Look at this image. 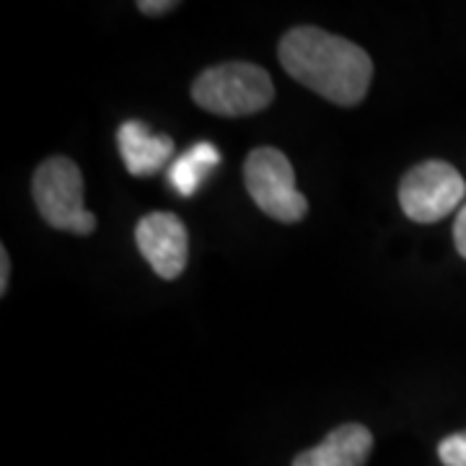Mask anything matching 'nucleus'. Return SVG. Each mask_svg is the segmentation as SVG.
Here are the masks:
<instances>
[{
	"mask_svg": "<svg viewBox=\"0 0 466 466\" xmlns=\"http://www.w3.org/2000/svg\"><path fill=\"white\" fill-rule=\"evenodd\" d=\"M280 63L290 78L339 106L366 99L373 78V63L363 47L317 26H296L285 34Z\"/></svg>",
	"mask_w": 466,
	"mask_h": 466,
	"instance_id": "obj_1",
	"label": "nucleus"
},
{
	"mask_svg": "<svg viewBox=\"0 0 466 466\" xmlns=\"http://www.w3.org/2000/svg\"><path fill=\"white\" fill-rule=\"evenodd\" d=\"M192 99L205 112L220 116H249L275 99V86L265 67L251 63H223L208 67L192 84Z\"/></svg>",
	"mask_w": 466,
	"mask_h": 466,
	"instance_id": "obj_2",
	"label": "nucleus"
},
{
	"mask_svg": "<svg viewBox=\"0 0 466 466\" xmlns=\"http://www.w3.org/2000/svg\"><path fill=\"white\" fill-rule=\"evenodd\" d=\"M34 202L52 228L70 233H91L96 216L84 205V177L66 156H52L34 174Z\"/></svg>",
	"mask_w": 466,
	"mask_h": 466,
	"instance_id": "obj_3",
	"label": "nucleus"
},
{
	"mask_svg": "<svg viewBox=\"0 0 466 466\" xmlns=\"http://www.w3.org/2000/svg\"><path fill=\"white\" fill-rule=\"evenodd\" d=\"M244 184L254 205L280 223H299L309 213V202L296 187V171L283 150H251L244 164Z\"/></svg>",
	"mask_w": 466,
	"mask_h": 466,
	"instance_id": "obj_4",
	"label": "nucleus"
},
{
	"mask_svg": "<svg viewBox=\"0 0 466 466\" xmlns=\"http://www.w3.org/2000/svg\"><path fill=\"white\" fill-rule=\"evenodd\" d=\"M466 198L464 177L446 161H422L400 182V205L415 223H438Z\"/></svg>",
	"mask_w": 466,
	"mask_h": 466,
	"instance_id": "obj_5",
	"label": "nucleus"
},
{
	"mask_svg": "<svg viewBox=\"0 0 466 466\" xmlns=\"http://www.w3.org/2000/svg\"><path fill=\"white\" fill-rule=\"evenodd\" d=\"M140 254L164 280H177L189 259V233L174 213H150L135 228Z\"/></svg>",
	"mask_w": 466,
	"mask_h": 466,
	"instance_id": "obj_6",
	"label": "nucleus"
},
{
	"mask_svg": "<svg viewBox=\"0 0 466 466\" xmlns=\"http://www.w3.org/2000/svg\"><path fill=\"white\" fill-rule=\"evenodd\" d=\"M116 143H119V156L125 161V168L133 177H150L161 171L174 156V140L168 135L153 133L137 119H127L119 127Z\"/></svg>",
	"mask_w": 466,
	"mask_h": 466,
	"instance_id": "obj_7",
	"label": "nucleus"
},
{
	"mask_svg": "<svg viewBox=\"0 0 466 466\" xmlns=\"http://www.w3.org/2000/svg\"><path fill=\"white\" fill-rule=\"evenodd\" d=\"M373 449V435L358 422L334 428L319 446L296 456L293 466H363Z\"/></svg>",
	"mask_w": 466,
	"mask_h": 466,
	"instance_id": "obj_8",
	"label": "nucleus"
},
{
	"mask_svg": "<svg viewBox=\"0 0 466 466\" xmlns=\"http://www.w3.org/2000/svg\"><path fill=\"white\" fill-rule=\"evenodd\" d=\"M218 164H220V150L213 143H198L189 150H184L182 156L171 164L168 182L182 198H192Z\"/></svg>",
	"mask_w": 466,
	"mask_h": 466,
	"instance_id": "obj_9",
	"label": "nucleus"
},
{
	"mask_svg": "<svg viewBox=\"0 0 466 466\" xmlns=\"http://www.w3.org/2000/svg\"><path fill=\"white\" fill-rule=\"evenodd\" d=\"M438 456L446 466H466V431L443 438L438 446Z\"/></svg>",
	"mask_w": 466,
	"mask_h": 466,
	"instance_id": "obj_10",
	"label": "nucleus"
},
{
	"mask_svg": "<svg viewBox=\"0 0 466 466\" xmlns=\"http://www.w3.org/2000/svg\"><path fill=\"white\" fill-rule=\"evenodd\" d=\"M453 244L466 259V202L464 208L459 210V216H456V223H453Z\"/></svg>",
	"mask_w": 466,
	"mask_h": 466,
	"instance_id": "obj_11",
	"label": "nucleus"
},
{
	"mask_svg": "<svg viewBox=\"0 0 466 466\" xmlns=\"http://www.w3.org/2000/svg\"><path fill=\"white\" fill-rule=\"evenodd\" d=\"M174 5H177L174 0H158V3H156V0H140V3H137V8H140L146 16H161V14L171 11Z\"/></svg>",
	"mask_w": 466,
	"mask_h": 466,
	"instance_id": "obj_12",
	"label": "nucleus"
},
{
	"mask_svg": "<svg viewBox=\"0 0 466 466\" xmlns=\"http://www.w3.org/2000/svg\"><path fill=\"white\" fill-rule=\"evenodd\" d=\"M8 278H11V257L5 247L0 249V293L5 296L8 293Z\"/></svg>",
	"mask_w": 466,
	"mask_h": 466,
	"instance_id": "obj_13",
	"label": "nucleus"
}]
</instances>
